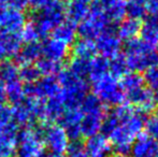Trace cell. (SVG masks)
I'll return each instance as SVG.
<instances>
[{"label":"cell","mask_w":158,"mask_h":157,"mask_svg":"<svg viewBox=\"0 0 158 157\" xmlns=\"http://www.w3.org/2000/svg\"><path fill=\"white\" fill-rule=\"evenodd\" d=\"M90 9V2L85 0H69L66 6V17L68 21L77 25L87 17Z\"/></svg>","instance_id":"ac0fdd59"},{"label":"cell","mask_w":158,"mask_h":157,"mask_svg":"<svg viewBox=\"0 0 158 157\" xmlns=\"http://www.w3.org/2000/svg\"><path fill=\"white\" fill-rule=\"evenodd\" d=\"M109 73V59L104 58L102 56H95L90 60L89 71H88V79L90 82H94L96 80L100 79L101 76Z\"/></svg>","instance_id":"d4e9b609"},{"label":"cell","mask_w":158,"mask_h":157,"mask_svg":"<svg viewBox=\"0 0 158 157\" xmlns=\"http://www.w3.org/2000/svg\"><path fill=\"white\" fill-rule=\"evenodd\" d=\"M22 42L19 32L0 31V61H8L16 56L22 48Z\"/></svg>","instance_id":"8fae6325"},{"label":"cell","mask_w":158,"mask_h":157,"mask_svg":"<svg viewBox=\"0 0 158 157\" xmlns=\"http://www.w3.org/2000/svg\"><path fill=\"white\" fill-rule=\"evenodd\" d=\"M113 157H128V155H121V154H116V155H114Z\"/></svg>","instance_id":"f6af8a7d"},{"label":"cell","mask_w":158,"mask_h":157,"mask_svg":"<svg viewBox=\"0 0 158 157\" xmlns=\"http://www.w3.org/2000/svg\"><path fill=\"white\" fill-rule=\"evenodd\" d=\"M19 68L16 64L11 61H2L0 63V82L3 85L19 80Z\"/></svg>","instance_id":"f1b7e54d"},{"label":"cell","mask_w":158,"mask_h":157,"mask_svg":"<svg viewBox=\"0 0 158 157\" xmlns=\"http://www.w3.org/2000/svg\"><path fill=\"white\" fill-rule=\"evenodd\" d=\"M84 147L88 157H110L113 152L110 140L101 134L87 138Z\"/></svg>","instance_id":"5bb4252c"},{"label":"cell","mask_w":158,"mask_h":157,"mask_svg":"<svg viewBox=\"0 0 158 157\" xmlns=\"http://www.w3.org/2000/svg\"><path fill=\"white\" fill-rule=\"evenodd\" d=\"M115 25L110 23L108 17L102 11L90 4L89 13L87 17L79 24L77 27V35L82 39L92 40L97 39L103 31L109 29H114Z\"/></svg>","instance_id":"277c9868"},{"label":"cell","mask_w":158,"mask_h":157,"mask_svg":"<svg viewBox=\"0 0 158 157\" xmlns=\"http://www.w3.org/2000/svg\"><path fill=\"white\" fill-rule=\"evenodd\" d=\"M6 99V90H4V85L0 82V105H3Z\"/></svg>","instance_id":"b9f144b4"},{"label":"cell","mask_w":158,"mask_h":157,"mask_svg":"<svg viewBox=\"0 0 158 157\" xmlns=\"http://www.w3.org/2000/svg\"><path fill=\"white\" fill-rule=\"evenodd\" d=\"M106 112H94V113L83 114L81 122V136L89 138L99 134L101 124Z\"/></svg>","instance_id":"e0dca14e"},{"label":"cell","mask_w":158,"mask_h":157,"mask_svg":"<svg viewBox=\"0 0 158 157\" xmlns=\"http://www.w3.org/2000/svg\"><path fill=\"white\" fill-rule=\"evenodd\" d=\"M141 40L156 46L158 44V16L156 15H146L143 24H141L140 29Z\"/></svg>","instance_id":"ffe728a7"},{"label":"cell","mask_w":158,"mask_h":157,"mask_svg":"<svg viewBox=\"0 0 158 157\" xmlns=\"http://www.w3.org/2000/svg\"><path fill=\"white\" fill-rule=\"evenodd\" d=\"M11 122H13L11 108L6 107L3 105H0V127L6 128Z\"/></svg>","instance_id":"f35d334b"},{"label":"cell","mask_w":158,"mask_h":157,"mask_svg":"<svg viewBox=\"0 0 158 157\" xmlns=\"http://www.w3.org/2000/svg\"><path fill=\"white\" fill-rule=\"evenodd\" d=\"M92 87L94 95L106 107H117L126 100V94L122 89L119 82L110 73L93 82Z\"/></svg>","instance_id":"7a4b0ae2"},{"label":"cell","mask_w":158,"mask_h":157,"mask_svg":"<svg viewBox=\"0 0 158 157\" xmlns=\"http://www.w3.org/2000/svg\"><path fill=\"white\" fill-rule=\"evenodd\" d=\"M66 6L61 1H57L41 9L37 13L32 24L39 36H46L54 31L55 28L66 21Z\"/></svg>","instance_id":"3957f363"},{"label":"cell","mask_w":158,"mask_h":157,"mask_svg":"<svg viewBox=\"0 0 158 157\" xmlns=\"http://www.w3.org/2000/svg\"><path fill=\"white\" fill-rule=\"evenodd\" d=\"M83 113L81 109H68L64 110L63 115L59 118L60 126L64 129L69 140H80L81 138V122Z\"/></svg>","instance_id":"30bf717a"},{"label":"cell","mask_w":158,"mask_h":157,"mask_svg":"<svg viewBox=\"0 0 158 157\" xmlns=\"http://www.w3.org/2000/svg\"><path fill=\"white\" fill-rule=\"evenodd\" d=\"M35 66L39 71L40 76H54L55 74H58L63 69V63L53 61L44 57L38 59Z\"/></svg>","instance_id":"4316f807"},{"label":"cell","mask_w":158,"mask_h":157,"mask_svg":"<svg viewBox=\"0 0 158 157\" xmlns=\"http://www.w3.org/2000/svg\"><path fill=\"white\" fill-rule=\"evenodd\" d=\"M41 46L44 58L57 63H63L69 54V46L54 38L48 39Z\"/></svg>","instance_id":"2e32d148"},{"label":"cell","mask_w":158,"mask_h":157,"mask_svg":"<svg viewBox=\"0 0 158 157\" xmlns=\"http://www.w3.org/2000/svg\"><path fill=\"white\" fill-rule=\"evenodd\" d=\"M127 99L130 101L131 105L137 107L138 111L142 112L144 114H148L151 112L155 111L158 103L156 93L151 90L146 86L140 88L132 94L128 95Z\"/></svg>","instance_id":"9c48e42d"},{"label":"cell","mask_w":158,"mask_h":157,"mask_svg":"<svg viewBox=\"0 0 158 157\" xmlns=\"http://www.w3.org/2000/svg\"><path fill=\"white\" fill-rule=\"evenodd\" d=\"M42 138L44 145L48 147L50 152L64 154L69 145V138L60 125L48 124L42 130Z\"/></svg>","instance_id":"8992f818"},{"label":"cell","mask_w":158,"mask_h":157,"mask_svg":"<svg viewBox=\"0 0 158 157\" xmlns=\"http://www.w3.org/2000/svg\"><path fill=\"white\" fill-rule=\"evenodd\" d=\"M145 8L148 15H156V16H158V0H150V2L146 4Z\"/></svg>","instance_id":"60d3db41"},{"label":"cell","mask_w":158,"mask_h":157,"mask_svg":"<svg viewBox=\"0 0 158 157\" xmlns=\"http://www.w3.org/2000/svg\"><path fill=\"white\" fill-rule=\"evenodd\" d=\"M46 157H66L64 154L61 153H54V152H48V154L46 155Z\"/></svg>","instance_id":"ee69618b"},{"label":"cell","mask_w":158,"mask_h":157,"mask_svg":"<svg viewBox=\"0 0 158 157\" xmlns=\"http://www.w3.org/2000/svg\"><path fill=\"white\" fill-rule=\"evenodd\" d=\"M44 147L42 131L37 128H25L17 134L16 154L19 157H42Z\"/></svg>","instance_id":"5b68a950"},{"label":"cell","mask_w":158,"mask_h":157,"mask_svg":"<svg viewBox=\"0 0 158 157\" xmlns=\"http://www.w3.org/2000/svg\"><path fill=\"white\" fill-rule=\"evenodd\" d=\"M77 36V25L73 24L72 22L64 21L60 25H58L52 32V38L58 40V41L63 42L66 45H70L75 42Z\"/></svg>","instance_id":"7402d4cb"},{"label":"cell","mask_w":158,"mask_h":157,"mask_svg":"<svg viewBox=\"0 0 158 157\" xmlns=\"http://www.w3.org/2000/svg\"><path fill=\"white\" fill-rule=\"evenodd\" d=\"M156 113H157L156 115L158 116V105H157V107H156Z\"/></svg>","instance_id":"bcb514c9"},{"label":"cell","mask_w":158,"mask_h":157,"mask_svg":"<svg viewBox=\"0 0 158 157\" xmlns=\"http://www.w3.org/2000/svg\"><path fill=\"white\" fill-rule=\"evenodd\" d=\"M66 157H88L87 153L85 151L84 144L80 140H74L72 142L69 143L68 149H67Z\"/></svg>","instance_id":"d590c367"},{"label":"cell","mask_w":158,"mask_h":157,"mask_svg":"<svg viewBox=\"0 0 158 157\" xmlns=\"http://www.w3.org/2000/svg\"><path fill=\"white\" fill-rule=\"evenodd\" d=\"M89 64L90 60H85V59L73 58L69 64L68 69L72 72L74 76H79L81 79H85L88 76L89 71Z\"/></svg>","instance_id":"f546056e"},{"label":"cell","mask_w":158,"mask_h":157,"mask_svg":"<svg viewBox=\"0 0 158 157\" xmlns=\"http://www.w3.org/2000/svg\"><path fill=\"white\" fill-rule=\"evenodd\" d=\"M42 55V46L39 42H31L26 43L25 46L21 48L19 54L16 55L17 65L21 67L28 65H33V63L38 60Z\"/></svg>","instance_id":"d6986e66"},{"label":"cell","mask_w":158,"mask_h":157,"mask_svg":"<svg viewBox=\"0 0 158 157\" xmlns=\"http://www.w3.org/2000/svg\"><path fill=\"white\" fill-rule=\"evenodd\" d=\"M40 73L38 71V69L35 68V66L33 65H28V66H23L21 67L19 71V78L22 82L26 84H33L40 79Z\"/></svg>","instance_id":"4dcf8cb0"},{"label":"cell","mask_w":158,"mask_h":157,"mask_svg":"<svg viewBox=\"0 0 158 157\" xmlns=\"http://www.w3.org/2000/svg\"><path fill=\"white\" fill-rule=\"evenodd\" d=\"M19 126L11 122L0 132V157H14L17 147V132Z\"/></svg>","instance_id":"4fadbf2b"},{"label":"cell","mask_w":158,"mask_h":157,"mask_svg":"<svg viewBox=\"0 0 158 157\" xmlns=\"http://www.w3.org/2000/svg\"><path fill=\"white\" fill-rule=\"evenodd\" d=\"M21 38L22 41L26 42V43H31V42H37L39 39V34H38L37 29L33 26L32 23L27 24L23 27V29L21 30Z\"/></svg>","instance_id":"8d00e7d4"},{"label":"cell","mask_w":158,"mask_h":157,"mask_svg":"<svg viewBox=\"0 0 158 157\" xmlns=\"http://www.w3.org/2000/svg\"><path fill=\"white\" fill-rule=\"evenodd\" d=\"M90 4L102 11L113 25L121 23L126 16L127 0H92Z\"/></svg>","instance_id":"ba28073f"},{"label":"cell","mask_w":158,"mask_h":157,"mask_svg":"<svg viewBox=\"0 0 158 157\" xmlns=\"http://www.w3.org/2000/svg\"><path fill=\"white\" fill-rule=\"evenodd\" d=\"M0 6L10 10L23 11L27 6V0H0Z\"/></svg>","instance_id":"74e56055"},{"label":"cell","mask_w":158,"mask_h":157,"mask_svg":"<svg viewBox=\"0 0 158 157\" xmlns=\"http://www.w3.org/2000/svg\"><path fill=\"white\" fill-rule=\"evenodd\" d=\"M143 80L146 87L150 88L154 93H157L158 92V66H155V67H152L146 70V71H144Z\"/></svg>","instance_id":"836d02e7"},{"label":"cell","mask_w":158,"mask_h":157,"mask_svg":"<svg viewBox=\"0 0 158 157\" xmlns=\"http://www.w3.org/2000/svg\"><path fill=\"white\" fill-rule=\"evenodd\" d=\"M124 55L128 70L132 72L141 73L150 68L158 66V51L156 46L148 44L139 38L126 42Z\"/></svg>","instance_id":"6da1fadb"},{"label":"cell","mask_w":158,"mask_h":157,"mask_svg":"<svg viewBox=\"0 0 158 157\" xmlns=\"http://www.w3.org/2000/svg\"><path fill=\"white\" fill-rule=\"evenodd\" d=\"M128 72V66L126 63L125 55L119 53L109 60V73L115 79L122 78Z\"/></svg>","instance_id":"83f0119b"},{"label":"cell","mask_w":158,"mask_h":157,"mask_svg":"<svg viewBox=\"0 0 158 157\" xmlns=\"http://www.w3.org/2000/svg\"><path fill=\"white\" fill-rule=\"evenodd\" d=\"M57 1H60V0H27V4H30L33 9L41 10V9L50 6L51 3H54Z\"/></svg>","instance_id":"ab89813d"},{"label":"cell","mask_w":158,"mask_h":157,"mask_svg":"<svg viewBox=\"0 0 158 157\" xmlns=\"http://www.w3.org/2000/svg\"><path fill=\"white\" fill-rule=\"evenodd\" d=\"M156 97H157V100H158V92L156 93Z\"/></svg>","instance_id":"c3c4849f"},{"label":"cell","mask_w":158,"mask_h":157,"mask_svg":"<svg viewBox=\"0 0 158 157\" xmlns=\"http://www.w3.org/2000/svg\"><path fill=\"white\" fill-rule=\"evenodd\" d=\"M4 129V128H1V127H0V132H2V130H3Z\"/></svg>","instance_id":"7dc6e473"},{"label":"cell","mask_w":158,"mask_h":157,"mask_svg":"<svg viewBox=\"0 0 158 157\" xmlns=\"http://www.w3.org/2000/svg\"><path fill=\"white\" fill-rule=\"evenodd\" d=\"M128 2H131V3L135 4H139V6H146V4L150 2V0H127Z\"/></svg>","instance_id":"7bdbcfd3"},{"label":"cell","mask_w":158,"mask_h":157,"mask_svg":"<svg viewBox=\"0 0 158 157\" xmlns=\"http://www.w3.org/2000/svg\"><path fill=\"white\" fill-rule=\"evenodd\" d=\"M72 53L75 58L92 60L97 54L95 42L86 39H81L79 41H75L73 43Z\"/></svg>","instance_id":"603a6c76"},{"label":"cell","mask_w":158,"mask_h":157,"mask_svg":"<svg viewBox=\"0 0 158 157\" xmlns=\"http://www.w3.org/2000/svg\"><path fill=\"white\" fill-rule=\"evenodd\" d=\"M126 15H128L129 19L141 21V19H145L146 15H148V12H146L145 6H139V4H135V3H131V2L127 1Z\"/></svg>","instance_id":"e575fe53"},{"label":"cell","mask_w":158,"mask_h":157,"mask_svg":"<svg viewBox=\"0 0 158 157\" xmlns=\"http://www.w3.org/2000/svg\"><path fill=\"white\" fill-rule=\"evenodd\" d=\"M26 17L23 11L10 10L0 6V31L21 32Z\"/></svg>","instance_id":"7c38bea8"},{"label":"cell","mask_w":158,"mask_h":157,"mask_svg":"<svg viewBox=\"0 0 158 157\" xmlns=\"http://www.w3.org/2000/svg\"><path fill=\"white\" fill-rule=\"evenodd\" d=\"M141 29V21H137L133 19H124L115 29L117 37L121 41L128 42L132 39H135L140 34Z\"/></svg>","instance_id":"44dd1931"},{"label":"cell","mask_w":158,"mask_h":157,"mask_svg":"<svg viewBox=\"0 0 158 157\" xmlns=\"http://www.w3.org/2000/svg\"><path fill=\"white\" fill-rule=\"evenodd\" d=\"M6 90V97L10 102L13 105H19L25 99V89H24V84L21 80H16L11 83H8L4 85Z\"/></svg>","instance_id":"484cf974"},{"label":"cell","mask_w":158,"mask_h":157,"mask_svg":"<svg viewBox=\"0 0 158 157\" xmlns=\"http://www.w3.org/2000/svg\"><path fill=\"white\" fill-rule=\"evenodd\" d=\"M119 85H121L122 89L126 94V98H127L128 95L132 94V93L137 92L140 88L144 87L145 84H144L143 76L141 73L131 71V72H127L125 76H122Z\"/></svg>","instance_id":"cb8c5ba5"},{"label":"cell","mask_w":158,"mask_h":157,"mask_svg":"<svg viewBox=\"0 0 158 157\" xmlns=\"http://www.w3.org/2000/svg\"><path fill=\"white\" fill-rule=\"evenodd\" d=\"M158 151V141L142 132L135 140L131 152L133 157H155Z\"/></svg>","instance_id":"9a60e30c"},{"label":"cell","mask_w":158,"mask_h":157,"mask_svg":"<svg viewBox=\"0 0 158 157\" xmlns=\"http://www.w3.org/2000/svg\"><path fill=\"white\" fill-rule=\"evenodd\" d=\"M119 121L115 118V115L110 112V113H106V116H104L103 121H102L101 124V129H100V132L101 134H103L104 137L108 138L115 129L119 126Z\"/></svg>","instance_id":"1f68e13d"},{"label":"cell","mask_w":158,"mask_h":157,"mask_svg":"<svg viewBox=\"0 0 158 157\" xmlns=\"http://www.w3.org/2000/svg\"><path fill=\"white\" fill-rule=\"evenodd\" d=\"M97 53L106 59H111L118 55L122 50V41L117 37L115 29H109L103 31L95 42Z\"/></svg>","instance_id":"52a82bcc"},{"label":"cell","mask_w":158,"mask_h":157,"mask_svg":"<svg viewBox=\"0 0 158 157\" xmlns=\"http://www.w3.org/2000/svg\"><path fill=\"white\" fill-rule=\"evenodd\" d=\"M135 110L130 103H122V105L114 107L112 113L115 115V118L119 121V123H124L128 118H130L131 116L135 114Z\"/></svg>","instance_id":"d6a6232c"}]
</instances>
